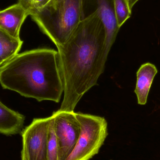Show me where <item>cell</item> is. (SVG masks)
<instances>
[{"label": "cell", "mask_w": 160, "mask_h": 160, "mask_svg": "<svg viewBox=\"0 0 160 160\" xmlns=\"http://www.w3.org/2000/svg\"><path fill=\"white\" fill-rule=\"evenodd\" d=\"M24 120L23 115L9 109L0 101V133L11 135L21 132Z\"/></svg>", "instance_id": "30bf717a"}, {"label": "cell", "mask_w": 160, "mask_h": 160, "mask_svg": "<svg viewBox=\"0 0 160 160\" xmlns=\"http://www.w3.org/2000/svg\"><path fill=\"white\" fill-rule=\"evenodd\" d=\"M53 127L58 146V160H66L75 148L81 132L76 113L58 110L54 112Z\"/></svg>", "instance_id": "5b68a950"}, {"label": "cell", "mask_w": 160, "mask_h": 160, "mask_svg": "<svg viewBox=\"0 0 160 160\" xmlns=\"http://www.w3.org/2000/svg\"><path fill=\"white\" fill-rule=\"evenodd\" d=\"M98 12L106 32V52L109 54L120 28L115 15L114 0H91Z\"/></svg>", "instance_id": "52a82bcc"}, {"label": "cell", "mask_w": 160, "mask_h": 160, "mask_svg": "<svg viewBox=\"0 0 160 160\" xmlns=\"http://www.w3.org/2000/svg\"><path fill=\"white\" fill-rule=\"evenodd\" d=\"M30 16L56 47L62 46L83 18V0H50Z\"/></svg>", "instance_id": "3957f363"}, {"label": "cell", "mask_w": 160, "mask_h": 160, "mask_svg": "<svg viewBox=\"0 0 160 160\" xmlns=\"http://www.w3.org/2000/svg\"><path fill=\"white\" fill-rule=\"evenodd\" d=\"M29 13L19 3L0 10V29L15 38H20V31Z\"/></svg>", "instance_id": "ba28073f"}, {"label": "cell", "mask_w": 160, "mask_h": 160, "mask_svg": "<svg viewBox=\"0 0 160 160\" xmlns=\"http://www.w3.org/2000/svg\"><path fill=\"white\" fill-rule=\"evenodd\" d=\"M48 160H58V146L53 127V117L51 116L48 138Z\"/></svg>", "instance_id": "4fadbf2b"}, {"label": "cell", "mask_w": 160, "mask_h": 160, "mask_svg": "<svg viewBox=\"0 0 160 160\" xmlns=\"http://www.w3.org/2000/svg\"><path fill=\"white\" fill-rule=\"evenodd\" d=\"M81 130L77 145L66 160H89L97 155L108 136L107 122L104 118L76 113Z\"/></svg>", "instance_id": "277c9868"}, {"label": "cell", "mask_w": 160, "mask_h": 160, "mask_svg": "<svg viewBox=\"0 0 160 160\" xmlns=\"http://www.w3.org/2000/svg\"><path fill=\"white\" fill-rule=\"evenodd\" d=\"M23 41L0 29V69L14 59L21 48Z\"/></svg>", "instance_id": "8fae6325"}, {"label": "cell", "mask_w": 160, "mask_h": 160, "mask_svg": "<svg viewBox=\"0 0 160 160\" xmlns=\"http://www.w3.org/2000/svg\"><path fill=\"white\" fill-rule=\"evenodd\" d=\"M115 15L119 28L131 16L132 9L127 0H114Z\"/></svg>", "instance_id": "7c38bea8"}, {"label": "cell", "mask_w": 160, "mask_h": 160, "mask_svg": "<svg viewBox=\"0 0 160 160\" xmlns=\"http://www.w3.org/2000/svg\"><path fill=\"white\" fill-rule=\"evenodd\" d=\"M106 38L96 10L82 20L65 44L57 47L64 86L60 111L74 112L83 95L98 84L108 57Z\"/></svg>", "instance_id": "6da1fadb"}, {"label": "cell", "mask_w": 160, "mask_h": 160, "mask_svg": "<svg viewBox=\"0 0 160 160\" xmlns=\"http://www.w3.org/2000/svg\"><path fill=\"white\" fill-rule=\"evenodd\" d=\"M0 84L38 102H60L64 86L58 51L38 48L18 53L0 69Z\"/></svg>", "instance_id": "7a4b0ae2"}, {"label": "cell", "mask_w": 160, "mask_h": 160, "mask_svg": "<svg viewBox=\"0 0 160 160\" xmlns=\"http://www.w3.org/2000/svg\"><path fill=\"white\" fill-rule=\"evenodd\" d=\"M158 69L153 64L146 63L141 66L137 72V81L134 92L138 104L145 105Z\"/></svg>", "instance_id": "9c48e42d"}, {"label": "cell", "mask_w": 160, "mask_h": 160, "mask_svg": "<svg viewBox=\"0 0 160 160\" xmlns=\"http://www.w3.org/2000/svg\"><path fill=\"white\" fill-rule=\"evenodd\" d=\"M51 116L34 118L22 131V151L26 160H48V138Z\"/></svg>", "instance_id": "8992f818"}, {"label": "cell", "mask_w": 160, "mask_h": 160, "mask_svg": "<svg viewBox=\"0 0 160 160\" xmlns=\"http://www.w3.org/2000/svg\"><path fill=\"white\" fill-rule=\"evenodd\" d=\"M139 0H129L128 2L129 6L130 8L131 9H132V7L137 2H138Z\"/></svg>", "instance_id": "9a60e30c"}, {"label": "cell", "mask_w": 160, "mask_h": 160, "mask_svg": "<svg viewBox=\"0 0 160 160\" xmlns=\"http://www.w3.org/2000/svg\"><path fill=\"white\" fill-rule=\"evenodd\" d=\"M50 0H18V3L21 5L29 13V16L36 12L47 4Z\"/></svg>", "instance_id": "5bb4252c"}, {"label": "cell", "mask_w": 160, "mask_h": 160, "mask_svg": "<svg viewBox=\"0 0 160 160\" xmlns=\"http://www.w3.org/2000/svg\"><path fill=\"white\" fill-rule=\"evenodd\" d=\"M21 160H26L25 158V155L23 151L22 150L21 151Z\"/></svg>", "instance_id": "2e32d148"}, {"label": "cell", "mask_w": 160, "mask_h": 160, "mask_svg": "<svg viewBox=\"0 0 160 160\" xmlns=\"http://www.w3.org/2000/svg\"><path fill=\"white\" fill-rule=\"evenodd\" d=\"M127 1H128V2H129V0H127Z\"/></svg>", "instance_id": "e0dca14e"}]
</instances>
